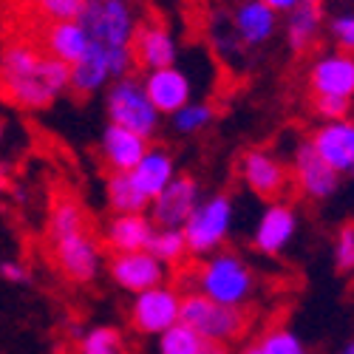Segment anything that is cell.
I'll list each match as a JSON object with an SVG mask.
<instances>
[{
    "label": "cell",
    "instance_id": "obj_24",
    "mask_svg": "<svg viewBox=\"0 0 354 354\" xmlns=\"http://www.w3.org/2000/svg\"><path fill=\"white\" fill-rule=\"evenodd\" d=\"M91 46V37H88V28L80 20H63V23H46L43 28V43L40 48L60 60L66 66L77 63L85 54V48Z\"/></svg>",
    "mask_w": 354,
    "mask_h": 354
},
{
    "label": "cell",
    "instance_id": "obj_17",
    "mask_svg": "<svg viewBox=\"0 0 354 354\" xmlns=\"http://www.w3.org/2000/svg\"><path fill=\"white\" fill-rule=\"evenodd\" d=\"M312 147L317 156L326 162L335 173H351L354 167V120H332V122H320L312 133Z\"/></svg>",
    "mask_w": 354,
    "mask_h": 354
},
{
    "label": "cell",
    "instance_id": "obj_26",
    "mask_svg": "<svg viewBox=\"0 0 354 354\" xmlns=\"http://www.w3.org/2000/svg\"><path fill=\"white\" fill-rule=\"evenodd\" d=\"M88 230V213L85 207L71 198V196H63V198H57L51 204V210H48V218H46V235H48V241H60V239H68V235H77Z\"/></svg>",
    "mask_w": 354,
    "mask_h": 354
},
{
    "label": "cell",
    "instance_id": "obj_12",
    "mask_svg": "<svg viewBox=\"0 0 354 354\" xmlns=\"http://www.w3.org/2000/svg\"><path fill=\"white\" fill-rule=\"evenodd\" d=\"M201 185L196 182V176L176 173L173 182L151 201L147 216L159 230H182L190 213L196 210V204L201 201Z\"/></svg>",
    "mask_w": 354,
    "mask_h": 354
},
{
    "label": "cell",
    "instance_id": "obj_1",
    "mask_svg": "<svg viewBox=\"0 0 354 354\" xmlns=\"http://www.w3.org/2000/svg\"><path fill=\"white\" fill-rule=\"evenodd\" d=\"M0 91L23 111H46L68 91V66L28 40L6 43L0 48Z\"/></svg>",
    "mask_w": 354,
    "mask_h": 354
},
{
    "label": "cell",
    "instance_id": "obj_30",
    "mask_svg": "<svg viewBox=\"0 0 354 354\" xmlns=\"http://www.w3.org/2000/svg\"><path fill=\"white\" fill-rule=\"evenodd\" d=\"M255 346L261 354H309L301 335L292 332L289 326H270L258 337Z\"/></svg>",
    "mask_w": 354,
    "mask_h": 354
},
{
    "label": "cell",
    "instance_id": "obj_32",
    "mask_svg": "<svg viewBox=\"0 0 354 354\" xmlns=\"http://www.w3.org/2000/svg\"><path fill=\"white\" fill-rule=\"evenodd\" d=\"M332 261L337 275H354V221H346L332 244Z\"/></svg>",
    "mask_w": 354,
    "mask_h": 354
},
{
    "label": "cell",
    "instance_id": "obj_35",
    "mask_svg": "<svg viewBox=\"0 0 354 354\" xmlns=\"http://www.w3.org/2000/svg\"><path fill=\"white\" fill-rule=\"evenodd\" d=\"M351 102L354 100H343V97H312V111L315 116H320V122L346 120L351 113Z\"/></svg>",
    "mask_w": 354,
    "mask_h": 354
},
{
    "label": "cell",
    "instance_id": "obj_41",
    "mask_svg": "<svg viewBox=\"0 0 354 354\" xmlns=\"http://www.w3.org/2000/svg\"><path fill=\"white\" fill-rule=\"evenodd\" d=\"M3 131H6V125H3V120H0V139H3Z\"/></svg>",
    "mask_w": 354,
    "mask_h": 354
},
{
    "label": "cell",
    "instance_id": "obj_6",
    "mask_svg": "<svg viewBox=\"0 0 354 354\" xmlns=\"http://www.w3.org/2000/svg\"><path fill=\"white\" fill-rule=\"evenodd\" d=\"M179 323L190 326L204 340L232 343V340H241L247 335L250 315H247V309L216 304V301L204 298V295H198V292H185Z\"/></svg>",
    "mask_w": 354,
    "mask_h": 354
},
{
    "label": "cell",
    "instance_id": "obj_3",
    "mask_svg": "<svg viewBox=\"0 0 354 354\" xmlns=\"http://www.w3.org/2000/svg\"><path fill=\"white\" fill-rule=\"evenodd\" d=\"M190 292H198L224 306L247 309L258 295V275L241 252L218 250L198 261L190 278Z\"/></svg>",
    "mask_w": 354,
    "mask_h": 354
},
{
    "label": "cell",
    "instance_id": "obj_37",
    "mask_svg": "<svg viewBox=\"0 0 354 354\" xmlns=\"http://www.w3.org/2000/svg\"><path fill=\"white\" fill-rule=\"evenodd\" d=\"M263 3H267L275 15H286V12H292L295 6H301L304 0H263Z\"/></svg>",
    "mask_w": 354,
    "mask_h": 354
},
{
    "label": "cell",
    "instance_id": "obj_29",
    "mask_svg": "<svg viewBox=\"0 0 354 354\" xmlns=\"http://www.w3.org/2000/svg\"><path fill=\"white\" fill-rule=\"evenodd\" d=\"M147 250H151L165 263V267H179V263L190 255L182 230H159L156 227V232H153L151 244H147Z\"/></svg>",
    "mask_w": 354,
    "mask_h": 354
},
{
    "label": "cell",
    "instance_id": "obj_28",
    "mask_svg": "<svg viewBox=\"0 0 354 354\" xmlns=\"http://www.w3.org/2000/svg\"><path fill=\"white\" fill-rule=\"evenodd\" d=\"M213 122H216V108L210 102H196V100H190L185 108H179L170 116V125L179 136H196L207 131Z\"/></svg>",
    "mask_w": 354,
    "mask_h": 354
},
{
    "label": "cell",
    "instance_id": "obj_36",
    "mask_svg": "<svg viewBox=\"0 0 354 354\" xmlns=\"http://www.w3.org/2000/svg\"><path fill=\"white\" fill-rule=\"evenodd\" d=\"M0 278H3L6 283H26L28 278H32V272H28V267L23 261L6 258V261H0Z\"/></svg>",
    "mask_w": 354,
    "mask_h": 354
},
{
    "label": "cell",
    "instance_id": "obj_19",
    "mask_svg": "<svg viewBox=\"0 0 354 354\" xmlns=\"http://www.w3.org/2000/svg\"><path fill=\"white\" fill-rule=\"evenodd\" d=\"M156 232V224L147 213H111L102 227V250L108 252H133L147 250Z\"/></svg>",
    "mask_w": 354,
    "mask_h": 354
},
{
    "label": "cell",
    "instance_id": "obj_22",
    "mask_svg": "<svg viewBox=\"0 0 354 354\" xmlns=\"http://www.w3.org/2000/svg\"><path fill=\"white\" fill-rule=\"evenodd\" d=\"M111 80V60L97 43L88 46L80 60L68 66V91H74L77 97H94L97 91H105Z\"/></svg>",
    "mask_w": 354,
    "mask_h": 354
},
{
    "label": "cell",
    "instance_id": "obj_10",
    "mask_svg": "<svg viewBox=\"0 0 354 354\" xmlns=\"http://www.w3.org/2000/svg\"><path fill=\"white\" fill-rule=\"evenodd\" d=\"M239 176L247 185V190L263 201L283 198L292 185L289 167L272 151H267V147H250V151H244L239 162Z\"/></svg>",
    "mask_w": 354,
    "mask_h": 354
},
{
    "label": "cell",
    "instance_id": "obj_2",
    "mask_svg": "<svg viewBox=\"0 0 354 354\" xmlns=\"http://www.w3.org/2000/svg\"><path fill=\"white\" fill-rule=\"evenodd\" d=\"M80 23L88 28L91 43L105 48L113 80L125 77L136 68L133 51H131L136 26H139L133 0H85Z\"/></svg>",
    "mask_w": 354,
    "mask_h": 354
},
{
    "label": "cell",
    "instance_id": "obj_42",
    "mask_svg": "<svg viewBox=\"0 0 354 354\" xmlns=\"http://www.w3.org/2000/svg\"><path fill=\"white\" fill-rule=\"evenodd\" d=\"M351 176H354V167H351Z\"/></svg>",
    "mask_w": 354,
    "mask_h": 354
},
{
    "label": "cell",
    "instance_id": "obj_31",
    "mask_svg": "<svg viewBox=\"0 0 354 354\" xmlns=\"http://www.w3.org/2000/svg\"><path fill=\"white\" fill-rule=\"evenodd\" d=\"M201 340L204 337H198L190 326H185V323H176V326H170L167 332L159 335L156 351L159 354H198Z\"/></svg>",
    "mask_w": 354,
    "mask_h": 354
},
{
    "label": "cell",
    "instance_id": "obj_4",
    "mask_svg": "<svg viewBox=\"0 0 354 354\" xmlns=\"http://www.w3.org/2000/svg\"><path fill=\"white\" fill-rule=\"evenodd\" d=\"M105 113L111 125L128 128L145 136L147 142L159 133V125H162V113L147 100L142 80L133 74L111 80V85L105 88Z\"/></svg>",
    "mask_w": 354,
    "mask_h": 354
},
{
    "label": "cell",
    "instance_id": "obj_25",
    "mask_svg": "<svg viewBox=\"0 0 354 354\" xmlns=\"http://www.w3.org/2000/svg\"><path fill=\"white\" fill-rule=\"evenodd\" d=\"M105 201L111 213H147V207H151V198L136 187L131 173L111 170L105 176Z\"/></svg>",
    "mask_w": 354,
    "mask_h": 354
},
{
    "label": "cell",
    "instance_id": "obj_21",
    "mask_svg": "<svg viewBox=\"0 0 354 354\" xmlns=\"http://www.w3.org/2000/svg\"><path fill=\"white\" fill-rule=\"evenodd\" d=\"M323 23H326V12H323V0H304L301 6H295L286 12L283 20V40L292 54H304L309 51L320 35H323Z\"/></svg>",
    "mask_w": 354,
    "mask_h": 354
},
{
    "label": "cell",
    "instance_id": "obj_27",
    "mask_svg": "<svg viewBox=\"0 0 354 354\" xmlns=\"http://www.w3.org/2000/svg\"><path fill=\"white\" fill-rule=\"evenodd\" d=\"M80 354H128L125 335L116 326H91L77 340Z\"/></svg>",
    "mask_w": 354,
    "mask_h": 354
},
{
    "label": "cell",
    "instance_id": "obj_40",
    "mask_svg": "<svg viewBox=\"0 0 354 354\" xmlns=\"http://www.w3.org/2000/svg\"><path fill=\"white\" fill-rule=\"evenodd\" d=\"M239 354H261V351H258V346L252 343V346H244V348H241Z\"/></svg>",
    "mask_w": 354,
    "mask_h": 354
},
{
    "label": "cell",
    "instance_id": "obj_5",
    "mask_svg": "<svg viewBox=\"0 0 354 354\" xmlns=\"http://www.w3.org/2000/svg\"><path fill=\"white\" fill-rule=\"evenodd\" d=\"M232 218H235V204L227 193L201 196L196 210L190 213V218L182 227L187 252L196 258H204V255L224 250L230 230H232Z\"/></svg>",
    "mask_w": 354,
    "mask_h": 354
},
{
    "label": "cell",
    "instance_id": "obj_15",
    "mask_svg": "<svg viewBox=\"0 0 354 354\" xmlns=\"http://www.w3.org/2000/svg\"><path fill=\"white\" fill-rule=\"evenodd\" d=\"M298 210L292 207L286 198H278V201H270L263 213L258 216L255 221V230H252V250H258L261 255H281L298 235Z\"/></svg>",
    "mask_w": 354,
    "mask_h": 354
},
{
    "label": "cell",
    "instance_id": "obj_38",
    "mask_svg": "<svg viewBox=\"0 0 354 354\" xmlns=\"http://www.w3.org/2000/svg\"><path fill=\"white\" fill-rule=\"evenodd\" d=\"M198 354H232L230 343H218V340H201Z\"/></svg>",
    "mask_w": 354,
    "mask_h": 354
},
{
    "label": "cell",
    "instance_id": "obj_11",
    "mask_svg": "<svg viewBox=\"0 0 354 354\" xmlns=\"http://www.w3.org/2000/svg\"><path fill=\"white\" fill-rule=\"evenodd\" d=\"M105 270L116 286L122 292H131V295L159 286V283H167V278H170V267H165L151 250L111 252Z\"/></svg>",
    "mask_w": 354,
    "mask_h": 354
},
{
    "label": "cell",
    "instance_id": "obj_39",
    "mask_svg": "<svg viewBox=\"0 0 354 354\" xmlns=\"http://www.w3.org/2000/svg\"><path fill=\"white\" fill-rule=\"evenodd\" d=\"M337 354H354V340H348V343H346V346H343Z\"/></svg>",
    "mask_w": 354,
    "mask_h": 354
},
{
    "label": "cell",
    "instance_id": "obj_20",
    "mask_svg": "<svg viewBox=\"0 0 354 354\" xmlns=\"http://www.w3.org/2000/svg\"><path fill=\"white\" fill-rule=\"evenodd\" d=\"M147 142L145 136L128 131V128H120V125H111L102 131L100 136V156H102V165L111 170V173H131L133 165L145 156L147 151Z\"/></svg>",
    "mask_w": 354,
    "mask_h": 354
},
{
    "label": "cell",
    "instance_id": "obj_16",
    "mask_svg": "<svg viewBox=\"0 0 354 354\" xmlns=\"http://www.w3.org/2000/svg\"><path fill=\"white\" fill-rule=\"evenodd\" d=\"M312 97H343L354 100V54L332 48L315 57L309 66Z\"/></svg>",
    "mask_w": 354,
    "mask_h": 354
},
{
    "label": "cell",
    "instance_id": "obj_9",
    "mask_svg": "<svg viewBox=\"0 0 354 354\" xmlns=\"http://www.w3.org/2000/svg\"><path fill=\"white\" fill-rule=\"evenodd\" d=\"M51 261L54 270L68 283L85 286L102 272V241L91 230H82L77 235H68V239L54 241Z\"/></svg>",
    "mask_w": 354,
    "mask_h": 354
},
{
    "label": "cell",
    "instance_id": "obj_7",
    "mask_svg": "<svg viewBox=\"0 0 354 354\" xmlns=\"http://www.w3.org/2000/svg\"><path fill=\"white\" fill-rule=\"evenodd\" d=\"M182 298H185V292L179 286H173L170 281L151 286L145 292H136L128 306L131 329L142 337H159L162 332H167L170 326L179 323Z\"/></svg>",
    "mask_w": 354,
    "mask_h": 354
},
{
    "label": "cell",
    "instance_id": "obj_18",
    "mask_svg": "<svg viewBox=\"0 0 354 354\" xmlns=\"http://www.w3.org/2000/svg\"><path fill=\"white\" fill-rule=\"evenodd\" d=\"M142 85L147 91V100L153 102V108L165 116H173L179 108H185L193 100V82L179 66H167L156 71H145Z\"/></svg>",
    "mask_w": 354,
    "mask_h": 354
},
{
    "label": "cell",
    "instance_id": "obj_23",
    "mask_svg": "<svg viewBox=\"0 0 354 354\" xmlns=\"http://www.w3.org/2000/svg\"><path fill=\"white\" fill-rule=\"evenodd\" d=\"M179 173L176 170V159H173V153L167 151V147H162V145H147V151H145V156L133 165V170H131V179L136 182V187L147 196V198H156L170 182H173V176Z\"/></svg>",
    "mask_w": 354,
    "mask_h": 354
},
{
    "label": "cell",
    "instance_id": "obj_14",
    "mask_svg": "<svg viewBox=\"0 0 354 354\" xmlns=\"http://www.w3.org/2000/svg\"><path fill=\"white\" fill-rule=\"evenodd\" d=\"M131 51H133V66L145 71H156L179 63V40L170 32V26L156 17L139 20Z\"/></svg>",
    "mask_w": 354,
    "mask_h": 354
},
{
    "label": "cell",
    "instance_id": "obj_8",
    "mask_svg": "<svg viewBox=\"0 0 354 354\" xmlns=\"http://www.w3.org/2000/svg\"><path fill=\"white\" fill-rule=\"evenodd\" d=\"M227 28V37L241 51L263 48L278 32V15L263 3V0H235L221 20Z\"/></svg>",
    "mask_w": 354,
    "mask_h": 354
},
{
    "label": "cell",
    "instance_id": "obj_34",
    "mask_svg": "<svg viewBox=\"0 0 354 354\" xmlns=\"http://www.w3.org/2000/svg\"><path fill=\"white\" fill-rule=\"evenodd\" d=\"M326 32H329L332 43H335L340 51L354 54V12L335 15V17L326 23Z\"/></svg>",
    "mask_w": 354,
    "mask_h": 354
},
{
    "label": "cell",
    "instance_id": "obj_13",
    "mask_svg": "<svg viewBox=\"0 0 354 354\" xmlns=\"http://www.w3.org/2000/svg\"><path fill=\"white\" fill-rule=\"evenodd\" d=\"M289 179L304 198L309 201H326L337 193L340 187V173H335L326 162L317 156V151L312 147V142H301L292 153V170Z\"/></svg>",
    "mask_w": 354,
    "mask_h": 354
},
{
    "label": "cell",
    "instance_id": "obj_33",
    "mask_svg": "<svg viewBox=\"0 0 354 354\" xmlns=\"http://www.w3.org/2000/svg\"><path fill=\"white\" fill-rule=\"evenodd\" d=\"M32 3L46 23H63V20H80L85 0H32Z\"/></svg>",
    "mask_w": 354,
    "mask_h": 354
}]
</instances>
